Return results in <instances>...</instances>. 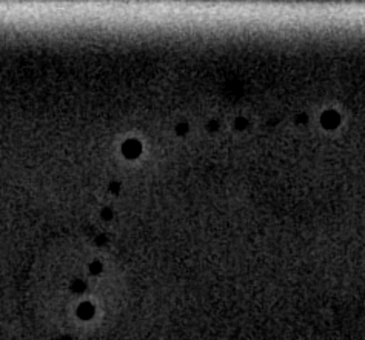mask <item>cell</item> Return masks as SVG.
<instances>
[{
    "label": "cell",
    "mask_w": 365,
    "mask_h": 340,
    "mask_svg": "<svg viewBox=\"0 0 365 340\" xmlns=\"http://www.w3.org/2000/svg\"><path fill=\"white\" fill-rule=\"evenodd\" d=\"M122 151H123L125 155H127V158L134 159V158H138V155L142 153V145H140V142L131 139V140L123 143Z\"/></svg>",
    "instance_id": "1"
},
{
    "label": "cell",
    "mask_w": 365,
    "mask_h": 340,
    "mask_svg": "<svg viewBox=\"0 0 365 340\" xmlns=\"http://www.w3.org/2000/svg\"><path fill=\"white\" fill-rule=\"evenodd\" d=\"M79 314L82 316V317H90L91 314H93V306L91 305H88V304H83L82 306H81V309H79Z\"/></svg>",
    "instance_id": "2"
},
{
    "label": "cell",
    "mask_w": 365,
    "mask_h": 340,
    "mask_svg": "<svg viewBox=\"0 0 365 340\" xmlns=\"http://www.w3.org/2000/svg\"><path fill=\"white\" fill-rule=\"evenodd\" d=\"M90 269H91V273H93V274H98V273H101L102 265L99 264V262H94V264H91Z\"/></svg>",
    "instance_id": "3"
},
{
    "label": "cell",
    "mask_w": 365,
    "mask_h": 340,
    "mask_svg": "<svg viewBox=\"0 0 365 340\" xmlns=\"http://www.w3.org/2000/svg\"><path fill=\"white\" fill-rule=\"evenodd\" d=\"M102 217H103V219H107V220H110V219L113 217V211H111L110 208H105V210H102Z\"/></svg>",
    "instance_id": "4"
},
{
    "label": "cell",
    "mask_w": 365,
    "mask_h": 340,
    "mask_svg": "<svg viewBox=\"0 0 365 340\" xmlns=\"http://www.w3.org/2000/svg\"><path fill=\"white\" fill-rule=\"evenodd\" d=\"M188 131V125L187 123H180L179 126H178V133L179 134H184V133H187Z\"/></svg>",
    "instance_id": "5"
},
{
    "label": "cell",
    "mask_w": 365,
    "mask_h": 340,
    "mask_svg": "<svg viewBox=\"0 0 365 340\" xmlns=\"http://www.w3.org/2000/svg\"><path fill=\"white\" fill-rule=\"evenodd\" d=\"M110 190H111V191H114V192H118V191H119V183H111Z\"/></svg>",
    "instance_id": "6"
},
{
    "label": "cell",
    "mask_w": 365,
    "mask_h": 340,
    "mask_svg": "<svg viewBox=\"0 0 365 340\" xmlns=\"http://www.w3.org/2000/svg\"><path fill=\"white\" fill-rule=\"evenodd\" d=\"M96 242H98V244H103V242H105V236H99L98 239H96Z\"/></svg>",
    "instance_id": "7"
}]
</instances>
